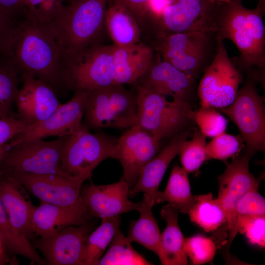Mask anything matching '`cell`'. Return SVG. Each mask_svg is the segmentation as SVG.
<instances>
[{
	"label": "cell",
	"mask_w": 265,
	"mask_h": 265,
	"mask_svg": "<svg viewBox=\"0 0 265 265\" xmlns=\"http://www.w3.org/2000/svg\"><path fill=\"white\" fill-rule=\"evenodd\" d=\"M61 50L50 22L27 16L16 27L6 63L20 78L33 76L57 93L65 88L60 66Z\"/></svg>",
	"instance_id": "obj_1"
},
{
	"label": "cell",
	"mask_w": 265,
	"mask_h": 265,
	"mask_svg": "<svg viewBox=\"0 0 265 265\" xmlns=\"http://www.w3.org/2000/svg\"><path fill=\"white\" fill-rule=\"evenodd\" d=\"M229 5L217 16L215 35L217 39L231 40L239 51L238 63L250 70L263 69L265 65V27L259 7L249 9L240 0Z\"/></svg>",
	"instance_id": "obj_2"
},
{
	"label": "cell",
	"mask_w": 265,
	"mask_h": 265,
	"mask_svg": "<svg viewBox=\"0 0 265 265\" xmlns=\"http://www.w3.org/2000/svg\"><path fill=\"white\" fill-rule=\"evenodd\" d=\"M107 0H71L50 22L62 49L79 51L100 43Z\"/></svg>",
	"instance_id": "obj_3"
},
{
	"label": "cell",
	"mask_w": 265,
	"mask_h": 265,
	"mask_svg": "<svg viewBox=\"0 0 265 265\" xmlns=\"http://www.w3.org/2000/svg\"><path fill=\"white\" fill-rule=\"evenodd\" d=\"M114 47L100 43L79 51L62 49L60 66L65 89L88 92L113 84Z\"/></svg>",
	"instance_id": "obj_4"
},
{
	"label": "cell",
	"mask_w": 265,
	"mask_h": 265,
	"mask_svg": "<svg viewBox=\"0 0 265 265\" xmlns=\"http://www.w3.org/2000/svg\"><path fill=\"white\" fill-rule=\"evenodd\" d=\"M149 45L163 61L195 79L213 59L217 39L213 33L180 32L155 36Z\"/></svg>",
	"instance_id": "obj_5"
},
{
	"label": "cell",
	"mask_w": 265,
	"mask_h": 265,
	"mask_svg": "<svg viewBox=\"0 0 265 265\" xmlns=\"http://www.w3.org/2000/svg\"><path fill=\"white\" fill-rule=\"evenodd\" d=\"M137 94V124L157 141L172 138L186 130L193 119L190 101L165 96L135 86Z\"/></svg>",
	"instance_id": "obj_6"
},
{
	"label": "cell",
	"mask_w": 265,
	"mask_h": 265,
	"mask_svg": "<svg viewBox=\"0 0 265 265\" xmlns=\"http://www.w3.org/2000/svg\"><path fill=\"white\" fill-rule=\"evenodd\" d=\"M83 117V124L89 129H127L135 125L138 118L137 91L116 84L89 91Z\"/></svg>",
	"instance_id": "obj_7"
},
{
	"label": "cell",
	"mask_w": 265,
	"mask_h": 265,
	"mask_svg": "<svg viewBox=\"0 0 265 265\" xmlns=\"http://www.w3.org/2000/svg\"><path fill=\"white\" fill-rule=\"evenodd\" d=\"M118 138L103 132L92 133L82 123L64 142L62 169L73 176L90 179L102 161L108 158H116Z\"/></svg>",
	"instance_id": "obj_8"
},
{
	"label": "cell",
	"mask_w": 265,
	"mask_h": 265,
	"mask_svg": "<svg viewBox=\"0 0 265 265\" xmlns=\"http://www.w3.org/2000/svg\"><path fill=\"white\" fill-rule=\"evenodd\" d=\"M67 137L50 141L31 140L15 145L0 162V172L11 175L29 174L73 176L64 171L61 166L62 148Z\"/></svg>",
	"instance_id": "obj_9"
},
{
	"label": "cell",
	"mask_w": 265,
	"mask_h": 265,
	"mask_svg": "<svg viewBox=\"0 0 265 265\" xmlns=\"http://www.w3.org/2000/svg\"><path fill=\"white\" fill-rule=\"evenodd\" d=\"M221 109L238 129L246 145V154L252 158L258 151L265 152L264 106L252 81L238 91L231 104Z\"/></svg>",
	"instance_id": "obj_10"
},
{
	"label": "cell",
	"mask_w": 265,
	"mask_h": 265,
	"mask_svg": "<svg viewBox=\"0 0 265 265\" xmlns=\"http://www.w3.org/2000/svg\"><path fill=\"white\" fill-rule=\"evenodd\" d=\"M215 55L198 87L202 106L223 108L233 102L243 77L230 59L223 40L217 39Z\"/></svg>",
	"instance_id": "obj_11"
},
{
	"label": "cell",
	"mask_w": 265,
	"mask_h": 265,
	"mask_svg": "<svg viewBox=\"0 0 265 265\" xmlns=\"http://www.w3.org/2000/svg\"><path fill=\"white\" fill-rule=\"evenodd\" d=\"M208 1L169 0L156 21L155 35L192 31L215 34L218 15L212 12Z\"/></svg>",
	"instance_id": "obj_12"
},
{
	"label": "cell",
	"mask_w": 265,
	"mask_h": 265,
	"mask_svg": "<svg viewBox=\"0 0 265 265\" xmlns=\"http://www.w3.org/2000/svg\"><path fill=\"white\" fill-rule=\"evenodd\" d=\"M12 176L40 202L65 207L87 208L81 196L82 186L86 180L85 178L56 174Z\"/></svg>",
	"instance_id": "obj_13"
},
{
	"label": "cell",
	"mask_w": 265,
	"mask_h": 265,
	"mask_svg": "<svg viewBox=\"0 0 265 265\" xmlns=\"http://www.w3.org/2000/svg\"><path fill=\"white\" fill-rule=\"evenodd\" d=\"M92 228L88 222L69 226L53 235L40 237L33 246L42 253L47 264L84 265L87 240Z\"/></svg>",
	"instance_id": "obj_14"
},
{
	"label": "cell",
	"mask_w": 265,
	"mask_h": 265,
	"mask_svg": "<svg viewBox=\"0 0 265 265\" xmlns=\"http://www.w3.org/2000/svg\"><path fill=\"white\" fill-rule=\"evenodd\" d=\"M87 92H77L44 120L28 126L10 141L15 145L26 141L42 139L50 136L62 137L74 132L82 124Z\"/></svg>",
	"instance_id": "obj_15"
},
{
	"label": "cell",
	"mask_w": 265,
	"mask_h": 265,
	"mask_svg": "<svg viewBox=\"0 0 265 265\" xmlns=\"http://www.w3.org/2000/svg\"><path fill=\"white\" fill-rule=\"evenodd\" d=\"M159 143L138 124L127 129L118 138L116 159L122 167V177L131 189L142 167L159 152Z\"/></svg>",
	"instance_id": "obj_16"
},
{
	"label": "cell",
	"mask_w": 265,
	"mask_h": 265,
	"mask_svg": "<svg viewBox=\"0 0 265 265\" xmlns=\"http://www.w3.org/2000/svg\"><path fill=\"white\" fill-rule=\"evenodd\" d=\"M130 190L128 182L121 177L118 181L107 185L91 183L81 188V196L91 217L103 219L137 211L140 203L129 199Z\"/></svg>",
	"instance_id": "obj_17"
},
{
	"label": "cell",
	"mask_w": 265,
	"mask_h": 265,
	"mask_svg": "<svg viewBox=\"0 0 265 265\" xmlns=\"http://www.w3.org/2000/svg\"><path fill=\"white\" fill-rule=\"evenodd\" d=\"M15 104L17 116L27 125L41 122L53 113L62 103L49 85L31 76L22 77Z\"/></svg>",
	"instance_id": "obj_18"
},
{
	"label": "cell",
	"mask_w": 265,
	"mask_h": 265,
	"mask_svg": "<svg viewBox=\"0 0 265 265\" xmlns=\"http://www.w3.org/2000/svg\"><path fill=\"white\" fill-rule=\"evenodd\" d=\"M251 159L245 153L238 154L230 163L227 164L224 172L218 177L217 199L225 212L227 230L238 202L248 191L259 187V180L249 171Z\"/></svg>",
	"instance_id": "obj_19"
},
{
	"label": "cell",
	"mask_w": 265,
	"mask_h": 265,
	"mask_svg": "<svg viewBox=\"0 0 265 265\" xmlns=\"http://www.w3.org/2000/svg\"><path fill=\"white\" fill-rule=\"evenodd\" d=\"M194 84L193 77L167 62L154 59L148 70L134 85L165 97L190 101Z\"/></svg>",
	"instance_id": "obj_20"
},
{
	"label": "cell",
	"mask_w": 265,
	"mask_h": 265,
	"mask_svg": "<svg viewBox=\"0 0 265 265\" xmlns=\"http://www.w3.org/2000/svg\"><path fill=\"white\" fill-rule=\"evenodd\" d=\"M27 190L13 176L0 172V197L13 226L29 240L34 235L32 216L35 207Z\"/></svg>",
	"instance_id": "obj_21"
},
{
	"label": "cell",
	"mask_w": 265,
	"mask_h": 265,
	"mask_svg": "<svg viewBox=\"0 0 265 265\" xmlns=\"http://www.w3.org/2000/svg\"><path fill=\"white\" fill-rule=\"evenodd\" d=\"M190 135V132L186 130L174 136L165 147L145 164L135 185L129 191L130 197L133 198L142 192L153 202V196L158 191L168 167Z\"/></svg>",
	"instance_id": "obj_22"
},
{
	"label": "cell",
	"mask_w": 265,
	"mask_h": 265,
	"mask_svg": "<svg viewBox=\"0 0 265 265\" xmlns=\"http://www.w3.org/2000/svg\"><path fill=\"white\" fill-rule=\"evenodd\" d=\"M91 217L87 208L65 207L40 202L33 211L31 223L34 235L46 237L67 226L86 223Z\"/></svg>",
	"instance_id": "obj_23"
},
{
	"label": "cell",
	"mask_w": 265,
	"mask_h": 265,
	"mask_svg": "<svg viewBox=\"0 0 265 265\" xmlns=\"http://www.w3.org/2000/svg\"><path fill=\"white\" fill-rule=\"evenodd\" d=\"M154 53L153 49L142 41L127 47L115 46L113 84L134 85L152 65Z\"/></svg>",
	"instance_id": "obj_24"
},
{
	"label": "cell",
	"mask_w": 265,
	"mask_h": 265,
	"mask_svg": "<svg viewBox=\"0 0 265 265\" xmlns=\"http://www.w3.org/2000/svg\"><path fill=\"white\" fill-rule=\"evenodd\" d=\"M179 211L169 204L161 210L162 218L166 222L161 234L160 252L159 258L163 265H186L187 256L184 250L185 238L178 222Z\"/></svg>",
	"instance_id": "obj_25"
},
{
	"label": "cell",
	"mask_w": 265,
	"mask_h": 265,
	"mask_svg": "<svg viewBox=\"0 0 265 265\" xmlns=\"http://www.w3.org/2000/svg\"><path fill=\"white\" fill-rule=\"evenodd\" d=\"M105 26L116 47H127L141 41V29L132 13L124 6L110 3L106 9Z\"/></svg>",
	"instance_id": "obj_26"
},
{
	"label": "cell",
	"mask_w": 265,
	"mask_h": 265,
	"mask_svg": "<svg viewBox=\"0 0 265 265\" xmlns=\"http://www.w3.org/2000/svg\"><path fill=\"white\" fill-rule=\"evenodd\" d=\"M137 211L140 215L137 221H131L127 239L137 242L156 254L160 252L161 233L152 212L153 202L144 195Z\"/></svg>",
	"instance_id": "obj_27"
},
{
	"label": "cell",
	"mask_w": 265,
	"mask_h": 265,
	"mask_svg": "<svg viewBox=\"0 0 265 265\" xmlns=\"http://www.w3.org/2000/svg\"><path fill=\"white\" fill-rule=\"evenodd\" d=\"M196 198L191 192L188 172L176 165L171 171L164 190H158L153 200L154 205L167 202L179 212L188 214Z\"/></svg>",
	"instance_id": "obj_28"
},
{
	"label": "cell",
	"mask_w": 265,
	"mask_h": 265,
	"mask_svg": "<svg viewBox=\"0 0 265 265\" xmlns=\"http://www.w3.org/2000/svg\"><path fill=\"white\" fill-rule=\"evenodd\" d=\"M188 214L192 222L206 232H215L224 225L227 231L225 211L218 199H214L212 193L197 195Z\"/></svg>",
	"instance_id": "obj_29"
},
{
	"label": "cell",
	"mask_w": 265,
	"mask_h": 265,
	"mask_svg": "<svg viewBox=\"0 0 265 265\" xmlns=\"http://www.w3.org/2000/svg\"><path fill=\"white\" fill-rule=\"evenodd\" d=\"M0 238L7 253L25 257L39 265L46 264L26 237L12 224L0 197Z\"/></svg>",
	"instance_id": "obj_30"
},
{
	"label": "cell",
	"mask_w": 265,
	"mask_h": 265,
	"mask_svg": "<svg viewBox=\"0 0 265 265\" xmlns=\"http://www.w3.org/2000/svg\"><path fill=\"white\" fill-rule=\"evenodd\" d=\"M101 220V224L90 233L87 238L84 265H98L100 258L120 229V216Z\"/></svg>",
	"instance_id": "obj_31"
},
{
	"label": "cell",
	"mask_w": 265,
	"mask_h": 265,
	"mask_svg": "<svg viewBox=\"0 0 265 265\" xmlns=\"http://www.w3.org/2000/svg\"><path fill=\"white\" fill-rule=\"evenodd\" d=\"M131 244L119 229L98 265H152Z\"/></svg>",
	"instance_id": "obj_32"
},
{
	"label": "cell",
	"mask_w": 265,
	"mask_h": 265,
	"mask_svg": "<svg viewBox=\"0 0 265 265\" xmlns=\"http://www.w3.org/2000/svg\"><path fill=\"white\" fill-rule=\"evenodd\" d=\"M263 214H265V200L257 187L246 193L236 206L233 218L227 226V249H229L238 233L237 221L238 218Z\"/></svg>",
	"instance_id": "obj_33"
},
{
	"label": "cell",
	"mask_w": 265,
	"mask_h": 265,
	"mask_svg": "<svg viewBox=\"0 0 265 265\" xmlns=\"http://www.w3.org/2000/svg\"><path fill=\"white\" fill-rule=\"evenodd\" d=\"M20 77L8 64L0 65V118L14 115L12 106L19 91Z\"/></svg>",
	"instance_id": "obj_34"
},
{
	"label": "cell",
	"mask_w": 265,
	"mask_h": 265,
	"mask_svg": "<svg viewBox=\"0 0 265 265\" xmlns=\"http://www.w3.org/2000/svg\"><path fill=\"white\" fill-rule=\"evenodd\" d=\"M206 136L196 131L192 138L182 144L179 153L182 167L188 173L196 172L208 158L205 152Z\"/></svg>",
	"instance_id": "obj_35"
},
{
	"label": "cell",
	"mask_w": 265,
	"mask_h": 265,
	"mask_svg": "<svg viewBox=\"0 0 265 265\" xmlns=\"http://www.w3.org/2000/svg\"><path fill=\"white\" fill-rule=\"evenodd\" d=\"M243 140L240 135L234 136L225 132L213 137L205 147L208 158L221 160L227 163L230 157L238 155L242 148Z\"/></svg>",
	"instance_id": "obj_36"
},
{
	"label": "cell",
	"mask_w": 265,
	"mask_h": 265,
	"mask_svg": "<svg viewBox=\"0 0 265 265\" xmlns=\"http://www.w3.org/2000/svg\"><path fill=\"white\" fill-rule=\"evenodd\" d=\"M216 249V244L213 240L202 235L193 236L184 240V250L194 265L212 261Z\"/></svg>",
	"instance_id": "obj_37"
},
{
	"label": "cell",
	"mask_w": 265,
	"mask_h": 265,
	"mask_svg": "<svg viewBox=\"0 0 265 265\" xmlns=\"http://www.w3.org/2000/svg\"><path fill=\"white\" fill-rule=\"evenodd\" d=\"M193 119L200 128V132L206 137H214L225 132L227 119L214 108L201 106L193 113Z\"/></svg>",
	"instance_id": "obj_38"
},
{
	"label": "cell",
	"mask_w": 265,
	"mask_h": 265,
	"mask_svg": "<svg viewBox=\"0 0 265 265\" xmlns=\"http://www.w3.org/2000/svg\"><path fill=\"white\" fill-rule=\"evenodd\" d=\"M238 232L244 234L252 244L265 246V214L240 217L237 221Z\"/></svg>",
	"instance_id": "obj_39"
},
{
	"label": "cell",
	"mask_w": 265,
	"mask_h": 265,
	"mask_svg": "<svg viewBox=\"0 0 265 265\" xmlns=\"http://www.w3.org/2000/svg\"><path fill=\"white\" fill-rule=\"evenodd\" d=\"M28 126L17 114L0 118V146L13 139Z\"/></svg>",
	"instance_id": "obj_40"
},
{
	"label": "cell",
	"mask_w": 265,
	"mask_h": 265,
	"mask_svg": "<svg viewBox=\"0 0 265 265\" xmlns=\"http://www.w3.org/2000/svg\"><path fill=\"white\" fill-rule=\"evenodd\" d=\"M25 0H0V14L16 25L27 17Z\"/></svg>",
	"instance_id": "obj_41"
},
{
	"label": "cell",
	"mask_w": 265,
	"mask_h": 265,
	"mask_svg": "<svg viewBox=\"0 0 265 265\" xmlns=\"http://www.w3.org/2000/svg\"><path fill=\"white\" fill-rule=\"evenodd\" d=\"M110 3L119 4L129 10L135 17L142 29L148 17L152 0H107Z\"/></svg>",
	"instance_id": "obj_42"
},
{
	"label": "cell",
	"mask_w": 265,
	"mask_h": 265,
	"mask_svg": "<svg viewBox=\"0 0 265 265\" xmlns=\"http://www.w3.org/2000/svg\"><path fill=\"white\" fill-rule=\"evenodd\" d=\"M17 25L0 14V62L1 64L7 60L10 44Z\"/></svg>",
	"instance_id": "obj_43"
},
{
	"label": "cell",
	"mask_w": 265,
	"mask_h": 265,
	"mask_svg": "<svg viewBox=\"0 0 265 265\" xmlns=\"http://www.w3.org/2000/svg\"><path fill=\"white\" fill-rule=\"evenodd\" d=\"M65 0H42L34 14L29 17L41 21L51 22L63 6Z\"/></svg>",
	"instance_id": "obj_44"
},
{
	"label": "cell",
	"mask_w": 265,
	"mask_h": 265,
	"mask_svg": "<svg viewBox=\"0 0 265 265\" xmlns=\"http://www.w3.org/2000/svg\"><path fill=\"white\" fill-rule=\"evenodd\" d=\"M42 0H25V6L27 10V16H32Z\"/></svg>",
	"instance_id": "obj_45"
},
{
	"label": "cell",
	"mask_w": 265,
	"mask_h": 265,
	"mask_svg": "<svg viewBox=\"0 0 265 265\" xmlns=\"http://www.w3.org/2000/svg\"><path fill=\"white\" fill-rule=\"evenodd\" d=\"M6 253L7 252L0 238V265H3L8 261Z\"/></svg>",
	"instance_id": "obj_46"
},
{
	"label": "cell",
	"mask_w": 265,
	"mask_h": 265,
	"mask_svg": "<svg viewBox=\"0 0 265 265\" xmlns=\"http://www.w3.org/2000/svg\"><path fill=\"white\" fill-rule=\"evenodd\" d=\"M12 148V147L10 144V141L0 146V162Z\"/></svg>",
	"instance_id": "obj_47"
},
{
	"label": "cell",
	"mask_w": 265,
	"mask_h": 265,
	"mask_svg": "<svg viewBox=\"0 0 265 265\" xmlns=\"http://www.w3.org/2000/svg\"><path fill=\"white\" fill-rule=\"evenodd\" d=\"M213 1H217L219 2H222L225 3H228L231 1V0H212Z\"/></svg>",
	"instance_id": "obj_48"
},
{
	"label": "cell",
	"mask_w": 265,
	"mask_h": 265,
	"mask_svg": "<svg viewBox=\"0 0 265 265\" xmlns=\"http://www.w3.org/2000/svg\"></svg>",
	"instance_id": "obj_49"
}]
</instances>
